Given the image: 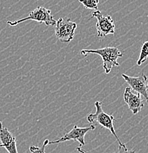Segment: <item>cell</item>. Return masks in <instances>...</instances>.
Here are the masks:
<instances>
[{"label": "cell", "instance_id": "6da1fadb", "mask_svg": "<svg viewBox=\"0 0 148 153\" xmlns=\"http://www.w3.org/2000/svg\"><path fill=\"white\" fill-rule=\"evenodd\" d=\"M81 54L85 56H87V54L100 55L103 60V68L106 74H109L113 67L120 66L117 59L124 55L122 51L115 47H107L98 49H82Z\"/></svg>", "mask_w": 148, "mask_h": 153}, {"label": "cell", "instance_id": "7a4b0ae2", "mask_svg": "<svg viewBox=\"0 0 148 153\" xmlns=\"http://www.w3.org/2000/svg\"><path fill=\"white\" fill-rule=\"evenodd\" d=\"M95 108H96L95 113H94V114H90L87 117V119L89 123L91 124V125H94L95 124H98L100 126H101V127L109 130L111 133V134L115 137L119 145H122L123 143L121 142L119 137L117 135V133H116L114 127V122L115 120V118L112 115L107 114L103 111V108H102L103 104H102L101 102H95Z\"/></svg>", "mask_w": 148, "mask_h": 153}, {"label": "cell", "instance_id": "3957f363", "mask_svg": "<svg viewBox=\"0 0 148 153\" xmlns=\"http://www.w3.org/2000/svg\"><path fill=\"white\" fill-rule=\"evenodd\" d=\"M29 20L35 21L39 23H43L47 26H53V25H56V23H57V21L54 19L50 10L46 8L45 7H43V6H39L34 10L32 11L28 16L15 21V22L8 21L7 24L10 26L13 27L16 26L18 24L22 23V22Z\"/></svg>", "mask_w": 148, "mask_h": 153}, {"label": "cell", "instance_id": "277c9868", "mask_svg": "<svg viewBox=\"0 0 148 153\" xmlns=\"http://www.w3.org/2000/svg\"><path fill=\"white\" fill-rule=\"evenodd\" d=\"M77 25L70 18H60L57 21L55 36L60 41L69 43L74 38Z\"/></svg>", "mask_w": 148, "mask_h": 153}, {"label": "cell", "instance_id": "5b68a950", "mask_svg": "<svg viewBox=\"0 0 148 153\" xmlns=\"http://www.w3.org/2000/svg\"><path fill=\"white\" fill-rule=\"evenodd\" d=\"M92 16L97 19L96 29L98 36L105 38L108 35H114L115 33V25L111 16L103 15L100 10H95L92 13Z\"/></svg>", "mask_w": 148, "mask_h": 153}, {"label": "cell", "instance_id": "8992f818", "mask_svg": "<svg viewBox=\"0 0 148 153\" xmlns=\"http://www.w3.org/2000/svg\"><path fill=\"white\" fill-rule=\"evenodd\" d=\"M95 130V125H90L89 127H79L77 125H74L72 130L69 133L65 134L63 137L59 138L56 141H49V144H54V143H60L65 142V141H70V140H74L80 143V146H84L85 145V137L86 134L88 133L90 130Z\"/></svg>", "mask_w": 148, "mask_h": 153}, {"label": "cell", "instance_id": "52a82bcc", "mask_svg": "<svg viewBox=\"0 0 148 153\" xmlns=\"http://www.w3.org/2000/svg\"><path fill=\"white\" fill-rule=\"evenodd\" d=\"M122 78L130 86L133 91L142 95L148 103V87L147 77L144 74H141L138 76H130L125 74H122Z\"/></svg>", "mask_w": 148, "mask_h": 153}, {"label": "cell", "instance_id": "ba28073f", "mask_svg": "<svg viewBox=\"0 0 148 153\" xmlns=\"http://www.w3.org/2000/svg\"><path fill=\"white\" fill-rule=\"evenodd\" d=\"M124 101L128 106V108L132 111L133 114L136 115L141 111L144 103L141 98V94L131 90L129 87L125 88L123 95Z\"/></svg>", "mask_w": 148, "mask_h": 153}, {"label": "cell", "instance_id": "9c48e42d", "mask_svg": "<svg viewBox=\"0 0 148 153\" xmlns=\"http://www.w3.org/2000/svg\"><path fill=\"white\" fill-rule=\"evenodd\" d=\"M0 147H4L8 153H18L16 138L7 127L3 126L1 122H0Z\"/></svg>", "mask_w": 148, "mask_h": 153}, {"label": "cell", "instance_id": "30bf717a", "mask_svg": "<svg viewBox=\"0 0 148 153\" xmlns=\"http://www.w3.org/2000/svg\"><path fill=\"white\" fill-rule=\"evenodd\" d=\"M148 57V41L144 42L141 47V52H140V55L139 59L137 60L138 66H141L143 63L146 61Z\"/></svg>", "mask_w": 148, "mask_h": 153}, {"label": "cell", "instance_id": "8fae6325", "mask_svg": "<svg viewBox=\"0 0 148 153\" xmlns=\"http://www.w3.org/2000/svg\"><path fill=\"white\" fill-rule=\"evenodd\" d=\"M87 9L98 10L99 0H79Z\"/></svg>", "mask_w": 148, "mask_h": 153}, {"label": "cell", "instance_id": "7c38bea8", "mask_svg": "<svg viewBox=\"0 0 148 153\" xmlns=\"http://www.w3.org/2000/svg\"><path fill=\"white\" fill-rule=\"evenodd\" d=\"M49 143V139H46L45 141H43V145L39 147V146H31L29 147V151L31 152V153H46L45 152V149L46 147Z\"/></svg>", "mask_w": 148, "mask_h": 153}, {"label": "cell", "instance_id": "4fadbf2b", "mask_svg": "<svg viewBox=\"0 0 148 153\" xmlns=\"http://www.w3.org/2000/svg\"><path fill=\"white\" fill-rule=\"evenodd\" d=\"M114 153H136L134 150H130L128 149V147L125 143H122V145H119V147L117 150Z\"/></svg>", "mask_w": 148, "mask_h": 153}, {"label": "cell", "instance_id": "5bb4252c", "mask_svg": "<svg viewBox=\"0 0 148 153\" xmlns=\"http://www.w3.org/2000/svg\"><path fill=\"white\" fill-rule=\"evenodd\" d=\"M76 150H77L79 153H89V152H86V151H84L83 149H82L81 146H77V147H76Z\"/></svg>", "mask_w": 148, "mask_h": 153}, {"label": "cell", "instance_id": "9a60e30c", "mask_svg": "<svg viewBox=\"0 0 148 153\" xmlns=\"http://www.w3.org/2000/svg\"><path fill=\"white\" fill-rule=\"evenodd\" d=\"M147 87H148V82H147Z\"/></svg>", "mask_w": 148, "mask_h": 153}]
</instances>
